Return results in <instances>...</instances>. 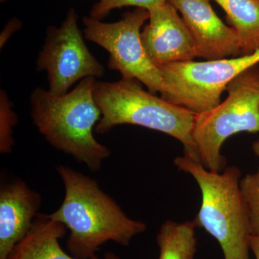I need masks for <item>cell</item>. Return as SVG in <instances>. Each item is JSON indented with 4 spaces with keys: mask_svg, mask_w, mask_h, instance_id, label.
<instances>
[{
    "mask_svg": "<svg viewBox=\"0 0 259 259\" xmlns=\"http://www.w3.org/2000/svg\"><path fill=\"white\" fill-rule=\"evenodd\" d=\"M56 171L64 184V199L59 209L47 214L70 231L66 246L74 258L94 259L104 243L126 246L146 231V223L127 217L93 178L63 165Z\"/></svg>",
    "mask_w": 259,
    "mask_h": 259,
    "instance_id": "cell-1",
    "label": "cell"
},
{
    "mask_svg": "<svg viewBox=\"0 0 259 259\" xmlns=\"http://www.w3.org/2000/svg\"><path fill=\"white\" fill-rule=\"evenodd\" d=\"M95 82V78H85L62 95L37 88L30 97V114L39 132L51 146L93 171L110 155L93 135L102 116L94 97Z\"/></svg>",
    "mask_w": 259,
    "mask_h": 259,
    "instance_id": "cell-2",
    "label": "cell"
},
{
    "mask_svg": "<svg viewBox=\"0 0 259 259\" xmlns=\"http://www.w3.org/2000/svg\"><path fill=\"white\" fill-rule=\"evenodd\" d=\"M140 83L123 78L113 82L96 81L94 97L102 116L95 132L106 134L122 124L154 130L178 140L185 156L200 161L192 139L196 114L155 96Z\"/></svg>",
    "mask_w": 259,
    "mask_h": 259,
    "instance_id": "cell-3",
    "label": "cell"
},
{
    "mask_svg": "<svg viewBox=\"0 0 259 259\" xmlns=\"http://www.w3.org/2000/svg\"><path fill=\"white\" fill-rule=\"evenodd\" d=\"M174 163L198 184L202 203L193 223L221 245L224 259H250L251 231L248 212L240 190L241 171L236 166L209 171L200 161L178 156Z\"/></svg>",
    "mask_w": 259,
    "mask_h": 259,
    "instance_id": "cell-4",
    "label": "cell"
},
{
    "mask_svg": "<svg viewBox=\"0 0 259 259\" xmlns=\"http://www.w3.org/2000/svg\"><path fill=\"white\" fill-rule=\"evenodd\" d=\"M226 90L224 101L195 115L192 130L199 161L217 173L226 166L221 151L227 139L240 133H259V65L238 75Z\"/></svg>",
    "mask_w": 259,
    "mask_h": 259,
    "instance_id": "cell-5",
    "label": "cell"
},
{
    "mask_svg": "<svg viewBox=\"0 0 259 259\" xmlns=\"http://www.w3.org/2000/svg\"><path fill=\"white\" fill-rule=\"evenodd\" d=\"M259 64V50L248 55L205 61H183L159 67L166 90L161 97L194 114L209 111L221 102L229 83Z\"/></svg>",
    "mask_w": 259,
    "mask_h": 259,
    "instance_id": "cell-6",
    "label": "cell"
},
{
    "mask_svg": "<svg viewBox=\"0 0 259 259\" xmlns=\"http://www.w3.org/2000/svg\"><path fill=\"white\" fill-rule=\"evenodd\" d=\"M148 19L149 12L142 8L127 12L115 23L84 16L83 33L110 54L109 69L118 71L123 79L138 80L151 93L163 95L166 84L161 69L151 60L141 40V28Z\"/></svg>",
    "mask_w": 259,
    "mask_h": 259,
    "instance_id": "cell-7",
    "label": "cell"
},
{
    "mask_svg": "<svg viewBox=\"0 0 259 259\" xmlns=\"http://www.w3.org/2000/svg\"><path fill=\"white\" fill-rule=\"evenodd\" d=\"M37 66L47 71L49 91L56 95L68 93L69 89L85 78H100L103 66L87 47L78 25V15L70 9L59 27H49Z\"/></svg>",
    "mask_w": 259,
    "mask_h": 259,
    "instance_id": "cell-8",
    "label": "cell"
},
{
    "mask_svg": "<svg viewBox=\"0 0 259 259\" xmlns=\"http://www.w3.org/2000/svg\"><path fill=\"white\" fill-rule=\"evenodd\" d=\"M167 2L180 13L193 38L197 57L215 60L241 56L239 37L218 16L210 0Z\"/></svg>",
    "mask_w": 259,
    "mask_h": 259,
    "instance_id": "cell-9",
    "label": "cell"
},
{
    "mask_svg": "<svg viewBox=\"0 0 259 259\" xmlns=\"http://www.w3.org/2000/svg\"><path fill=\"white\" fill-rule=\"evenodd\" d=\"M148 12V24L141 31V40L153 64L161 67L197 57L193 38L171 4Z\"/></svg>",
    "mask_w": 259,
    "mask_h": 259,
    "instance_id": "cell-10",
    "label": "cell"
},
{
    "mask_svg": "<svg viewBox=\"0 0 259 259\" xmlns=\"http://www.w3.org/2000/svg\"><path fill=\"white\" fill-rule=\"evenodd\" d=\"M41 197L16 180L0 190V259H7L38 214Z\"/></svg>",
    "mask_w": 259,
    "mask_h": 259,
    "instance_id": "cell-11",
    "label": "cell"
},
{
    "mask_svg": "<svg viewBox=\"0 0 259 259\" xmlns=\"http://www.w3.org/2000/svg\"><path fill=\"white\" fill-rule=\"evenodd\" d=\"M62 223L51 219L47 214L38 213L31 228L23 239L15 245L7 259H76L68 255L59 245V240L66 234ZM120 259L115 253L107 252L103 258Z\"/></svg>",
    "mask_w": 259,
    "mask_h": 259,
    "instance_id": "cell-12",
    "label": "cell"
},
{
    "mask_svg": "<svg viewBox=\"0 0 259 259\" xmlns=\"http://www.w3.org/2000/svg\"><path fill=\"white\" fill-rule=\"evenodd\" d=\"M226 13V20L236 32L241 56L259 50V0H214Z\"/></svg>",
    "mask_w": 259,
    "mask_h": 259,
    "instance_id": "cell-13",
    "label": "cell"
},
{
    "mask_svg": "<svg viewBox=\"0 0 259 259\" xmlns=\"http://www.w3.org/2000/svg\"><path fill=\"white\" fill-rule=\"evenodd\" d=\"M195 227L193 221L163 223L156 238L158 259H194L197 250Z\"/></svg>",
    "mask_w": 259,
    "mask_h": 259,
    "instance_id": "cell-14",
    "label": "cell"
},
{
    "mask_svg": "<svg viewBox=\"0 0 259 259\" xmlns=\"http://www.w3.org/2000/svg\"><path fill=\"white\" fill-rule=\"evenodd\" d=\"M240 190L248 212L251 235L259 237V168L255 173L241 179Z\"/></svg>",
    "mask_w": 259,
    "mask_h": 259,
    "instance_id": "cell-15",
    "label": "cell"
},
{
    "mask_svg": "<svg viewBox=\"0 0 259 259\" xmlns=\"http://www.w3.org/2000/svg\"><path fill=\"white\" fill-rule=\"evenodd\" d=\"M13 105L6 93H0V152H11L14 145L13 129L18 122V117L13 111Z\"/></svg>",
    "mask_w": 259,
    "mask_h": 259,
    "instance_id": "cell-16",
    "label": "cell"
},
{
    "mask_svg": "<svg viewBox=\"0 0 259 259\" xmlns=\"http://www.w3.org/2000/svg\"><path fill=\"white\" fill-rule=\"evenodd\" d=\"M167 1L168 0H99L92 8L90 17L101 20L112 10L124 7H136L150 11L166 4Z\"/></svg>",
    "mask_w": 259,
    "mask_h": 259,
    "instance_id": "cell-17",
    "label": "cell"
},
{
    "mask_svg": "<svg viewBox=\"0 0 259 259\" xmlns=\"http://www.w3.org/2000/svg\"><path fill=\"white\" fill-rule=\"evenodd\" d=\"M21 27V22L17 18H13L10 20L5 25L4 30L0 35V47L3 48L5 42L13 35V32H16Z\"/></svg>",
    "mask_w": 259,
    "mask_h": 259,
    "instance_id": "cell-18",
    "label": "cell"
},
{
    "mask_svg": "<svg viewBox=\"0 0 259 259\" xmlns=\"http://www.w3.org/2000/svg\"><path fill=\"white\" fill-rule=\"evenodd\" d=\"M250 248L255 259H259V237L251 236L250 238Z\"/></svg>",
    "mask_w": 259,
    "mask_h": 259,
    "instance_id": "cell-19",
    "label": "cell"
},
{
    "mask_svg": "<svg viewBox=\"0 0 259 259\" xmlns=\"http://www.w3.org/2000/svg\"><path fill=\"white\" fill-rule=\"evenodd\" d=\"M252 149H253V152L256 156H259V140L255 141L254 144L252 146Z\"/></svg>",
    "mask_w": 259,
    "mask_h": 259,
    "instance_id": "cell-20",
    "label": "cell"
},
{
    "mask_svg": "<svg viewBox=\"0 0 259 259\" xmlns=\"http://www.w3.org/2000/svg\"><path fill=\"white\" fill-rule=\"evenodd\" d=\"M1 1V3H5V2H6L7 0H0Z\"/></svg>",
    "mask_w": 259,
    "mask_h": 259,
    "instance_id": "cell-21",
    "label": "cell"
},
{
    "mask_svg": "<svg viewBox=\"0 0 259 259\" xmlns=\"http://www.w3.org/2000/svg\"><path fill=\"white\" fill-rule=\"evenodd\" d=\"M98 1H99V0H98Z\"/></svg>",
    "mask_w": 259,
    "mask_h": 259,
    "instance_id": "cell-22",
    "label": "cell"
}]
</instances>
